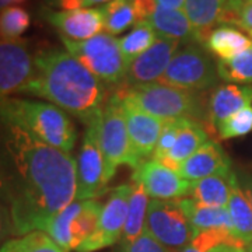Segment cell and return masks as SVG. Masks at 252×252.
Masks as SVG:
<instances>
[{
  "instance_id": "1",
  "label": "cell",
  "mask_w": 252,
  "mask_h": 252,
  "mask_svg": "<svg viewBox=\"0 0 252 252\" xmlns=\"http://www.w3.org/2000/svg\"><path fill=\"white\" fill-rule=\"evenodd\" d=\"M0 140L14 235L45 233L55 215L76 199L77 164L70 153L38 140L17 126L0 124Z\"/></svg>"
},
{
  "instance_id": "2",
  "label": "cell",
  "mask_w": 252,
  "mask_h": 252,
  "mask_svg": "<svg viewBox=\"0 0 252 252\" xmlns=\"http://www.w3.org/2000/svg\"><path fill=\"white\" fill-rule=\"evenodd\" d=\"M20 94L46 99L86 126L101 118L111 95L107 84L73 55L55 48L42 49L34 56V74Z\"/></svg>"
},
{
  "instance_id": "3",
  "label": "cell",
  "mask_w": 252,
  "mask_h": 252,
  "mask_svg": "<svg viewBox=\"0 0 252 252\" xmlns=\"http://www.w3.org/2000/svg\"><path fill=\"white\" fill-rule=\"evenodd\" d=\"M0 124L17 126L35 139L70 153L77 132L72 119L54 104L23 98H0Z\"/></svg>"
},
{
  "instance_id": "4",
  "label": "cell",
  "mask_w": 252,
  "mask_h": 252,
  "mask_svg": "<svg viewBox=\"0 0 252 252\" xmlns=\"http://www.w3.org/2000/svg\"><path fill=\"white\" fill-rule=\"evenodd\" d=\"M117 91L122 98L130 101L162 122L181 118L193 119L206 126L212 135L215 133L209 125L207 101L203 93L182 90L162 83L119 86Z\"/></svg>"
},
{
  "instance_id": "5",
  "label": "cell",
  "mask_w": 252,
  "mask_h": 252,
  "mask_svg": "<svg viewBox=\"0 0 252 252\" xmlns=\"http://www.w3.org/2000/svg\"><path fill=\"white\" fill-rule=\"evenodd\" d=\"M66 51L87 67L107 86H122L127 64L122 55L119 39L109 34H98L90 39L74 41L61 35Z\"/></svg>"
},
{
  "instance_id": "6",
  "label": "cell",
  "mask_w": 252,
  "mask_h": 252,
  "mask_svg": "<svg viewBox=\"0 0 252 252\" xmlns=\"http://www.w3.org/2000/svg\"><path fill=\"white\" fill-rule=\"evenodd\" d=\"M98 140L108 182L115 175L119 165H129L132 170L139 167L130 146L122 99L117 90L111 93L102 109L98 124Z\"/></svg>"
},
{
  "instance_id": "7",
  "label": "cell",
  "mask_w": 252,
  "mask_h": 252,
  "mask_svg": "<svg viewBox=\"0 0 252 252\" xmlns=\"http://www.w3.org/2000/svg\"><path fill=\"white\" fill-rule=\"evenodd\" d=\"M217 80V63L215 64L203 45L193 42L177 51L158 83L182 90L203 93L215 87Z\"/></svg>"
},
{
  "instance_id": "8",
  "label": "cell",
  "mask_w": 252,
  "mask_h": 252,
  "mask_svg": "<svg viewBox=\"0 0 252 252\" xmlns=\"http://www.w3.org/2000/svg\"><path fill=\"white\" fill-rule=\"evenodd\" d=\"M102 206L98 200H77L62 209L49 221L45 233L64 252L76 251L98 228Z\"/></svg>"
},
{
  "instance_id": "9",
  "label": "cell",
  "mask_w": 252,
  "mask_h": 252,
  "mask_svg": "<svg viewBox=\"0 0 252 252\" xmlns=\"http://www.w3.org/2000/svg\"><path fill=\"white\" fill-rule=\"evenodd\" d=\"M144 230L153 235L158 243L175 252L187 248L193 238L190 224L178 199L150 200Z\"/></svg>"
},
{
  "instance_id": "10",
  "label": "cell",
  "mask_w": 252,
  "mask_h": 252,
  "mask_svg": "<svg viewBox=\"0 0 252 252\" xmlns=\"http://www.w3.org/2000/svg\"><path fill=\"white\" fill-rule=\"evenodd\" d=\"M132 189V184H124L118 185L109 192L108 199L101 209L97 231L81 244L76 252L99 251L121 240L125 228Z\"/></svg>"
},
{
  "instance_id": "11",
  "label": "cell",
  "mask_w": 252,
  "mask_h": 252,
  "mask_svg": "<svg viewBox=\"0 0 252 252\" xmlns=\"http://www.w3.org/2000/svg\"><path fill=\"white\" fill-rule=\"evenodd\" d=\"M98 124L99 119L87 126L83 137L77 162V200L95 199L107 192L108 180L105 175V162L99 147Z\"/></svg>"
},
{
  "instance_id": "12",
  "label": "cell",
  "mask_w": 252,
  "mask_h": 252,
  "mask_svg": "<svg viewBox=\"0 0 252 252\" xmlns=\"http://www.w3.org/2000/svg\"><path fill=\"white\" fill-rule=\"evenodd\" d=\"M34 74V58L24 39L0 38V98L20 93Z\"/></svg>"
},
{
  "instance_id": "13",
  "label": "cell",
  "mask_w": 252,
  "mask_h": 252,
  "mask_svg": "<svg viewBox=\"0 0 252 252\" xmlns=\"http://www.w3.org/2000/svg\"><path fill=\"white\" fill-rule=\"evenodd\" d=\"M130 180L139 184L149 196L161 200L181 199L189 195L192 188V182L185 180L180 172L156 160L142 162L133 170Z\"/></svg>"
},
{
  "instance_id": "14",
  "label": "cell",
  "mask_w": 252,
  "mask_h": 252,
  "mask_svg": "<svg viewBox=\"0 0 252 252\" xmlns=\"http://www.w3.org/2000/svg\"><path fill=\"white\" fill-rule=\"evenodd\" d=\"M180 42L172 39L157 38V41L146 52L139 55L129 64L125 81L122 86L149 84L156 80L160 81L165 73L174 55L178 51Z\"/></svg>"
},
{
  "instance_id": "15",
  "label": "cell",
  "mask_w": 252,
  "mask_h": 252,
  "mask_svg": "<svg viewBox=\"0 0 252 252\" xmlns=\"http://www.w3.org/2000/svg\"><path fill=\"white\" fill-rule=\"evenodd\" d=\"M121 99H122V108H124V114H125L132 152H133L137 164L140 165L146 157L154 153V149L158 142L164 122L161 119L144 112L143 109L136 107L130 101L122 98V97Z\"/></svg>"
},
{
  "instance_id": "16",
  "label": "cell",
  "mask_w": 252,
  "mask_h": 252,
  "mask_svg": "<svg viewBox=\"0 0 252 252\" xmlns=\"http://www.w3.org/2000/svg\"><path fill=\"white\" fill-rule=\"evenodd\" d=\"M45 20L61 35L74 41H84L98 35L104 30V16L101 9L44 10Z\"/></svg>"
},
{
  "instance_id": "17",
  "label": "cell",
  "mask_w": 252,
  "mask_h": 252,
  "mask_svg": "<svg viewBox=\"0 0 252 252\" xmlns=\"http://www.w3.org/2000/svg\"><path fill=\"white\" fill-rule=\"evenodd\" d=\"M250 105H252L251 86H219L210 94V98L207 101L209 125L217 132V127L221 125V122Z\"/></svg>"
},
{
  "instance_id": "18",
  "label": "cell",
  "mask_w": 252,
  "mask_h": 252,
  "mask_svg": "<svg viewBox=\"0 0 252 252\" xmlns=\"http://www.w3.org/2000/svg\"><path fill=\"white\" fill-rule=\"evenodd\" d=\"M228 170H231V161L223 147L216 140H209L181 164L178 172L189 182H196Z\"/></svg>"
},
{
  "instance_id": "19",
  "label": "cell",
  "mask_w": 252,
  "mask_h": 252,
  "mask_svg": "<svg viewBox=\"0 0 252 252\" xmlns=\"http://www.w3.org/2000/svg\"><path fill=\"white\" fill-rule=\"evenodd\" d=\"M147 21L153 27L154 32L158 34V38L178 41L180 44H199L195 28L190 24L187 14L181 10L164 9L157 6Z\"/></svg>"
},
{
  "instance_id": "20",
  "label": "cell",
  "mask_w": 252,
  "mask_h": 252,
  "mask_svg": "<svg viewBox=\"0 0 252 252\" xmlns=\"http://www.w3.org/2000/svg\"><path fill=\"white\" fill-rule=\"evenodd\" d=\"M210 135L212 133L203 124L189 119L187 125L178 133L174 147L158 162H161L162 165L171 168L174 171H178L182 162L187 161L190 156H193L203 144L210 140Z\"/></svg>"
},
{
  "instance_id": "21",
  "label": "cell",
  "mask_w": 252,
  "mask_h": 252,
  "mask_svg": "<svg viewBox=\"0 0 252 252\" xmlns=\"http://www.w3.org/2000/svg\"><path fill=\"white\" fill-rule=\"evenodd\" d=\"M237 181V174L233 170L220 172L216 175L192 182L189 196L203 206L225 207L231 195V189Z\"/></svg>"
},
{
  "instance_id": "22",
  "label": "cell",
  "mask_w": 252,
  "mask_h": 252,
  "mask_svg": "<svg viewBox=\"0 0 252 252\" xmlns=\"http://www.w3.org/2000/svg\"><path fill=\"white\" fill-rule=\"evenodd\" d=\"M225 0H185L184 13L193 26L198 41L205 46L207 36L216 24H221Z\"/></svg>"
},
{
  "instance_id": "23",
  "label": "cell",
  "mask_w": 252,
  "mask_h": 252,
  "mask_svg": "<svg viewBox=\"0 0 252 252\" xmlns=\"http://www.w3.org/2000/svg\"><path fill=\"white\" fill-rule=\"evenodd\" d=\"M180 205L188 219L193 235L213 228H227L233 230V223L230 213L225 207H207L199 205L193 199H178Z\"/></svg>"
},
{
  "instance_id": "24",
  "label": "cell",
  "mask_w": 252,
  "mask_h": 252,
  "mask_svg": "<svg viewBox=\"0 0 252 252\" xmlns=\"http://www.w3.org/2000/svg\"><path fill=\"white\" fill-rule=\"evenodd\" d=\"M205 46L212 54L220 58V61H225L252 48V41L237 28L220 26L209 34Z\"/></svg>"
},
{
  "instance_id": "25",
  "label": "cell",
  "mask_w": 252,
  "mask_h": 252,
  "mask_svg": "<svg viewBox=\"0 0 252 252\" xmlns=\"http://www.w3.org/2000/svg\"><path fill=\"white\" fill-rule=\"evenodd\" d=\"M227 210L231 217L234 234L252 251V206L240 181H237L231 189Z\"/></svg>"
},
{
  "instance_id": "26",
  "label": "cell",
  "mask_w": 252,
  "mask_h": 252,
  "mask_svg": "<svg viewBox=\"0 0 252 252\" xmlns=\"http://www.w3.org/2000/svg\"><path fill=\"white\" fill-rule=\"evenodd\" d=\"M132 195L129 199V209H127V217H126L125 228L122 234L124 243H130L140 237L144 231L146 224V215L149 209V199L147 193L139 184H133Z\"/></svg>"
},
{
  "instance_id": "27",
  "label": "cell",
  "mask_w": 252,
  "mask_h": 252,
  "mask_svg": "<svg viewBox=\"0 0 252 252\" xmlns=\"http://www.w3.org/2000/svg\"><path fill=\"white\" fill-rule=\"evenodd\" d=\"M156 41H157V36L150 23L147 20L137 21L135 27L132 28V31L119 39V46H121V51L125 58L127 67L139 55L146 52L153 45Z\"/></svg>"
},
{
  "instance_id": "28",
  "label": "cell",
  "mask_w": 252,
  "mask_h": 252,
  "mask_svg": "<svg viewBox=\"0 0 252 252\" xmlns=\"http://www.w3.org/2000/svg\"><path fill=\"white\" fill-rule=\"evenodd\" d=\"M101 11L104 16V28L109 35H118L139 21L135 7L129 0H112L102 6Z\"/></svg>"
},
{
  "instance_id": "29",
  "label": "cell",
  "mask_w": 252,
  "mask_h": 252,
  "mask_svg": "<svg viewBox=\"0 0 252 252\" xmlns=\"http://www.w3.org/2000/svg\"><path fill=\"white\" fill-rule=\"evenodd\" d=\"M217 74L220 79L231 83H252V48L231 59L217 62Z\"/></svg>"
},
{
  "instance_id": "30",
  "label": "cell",
  "mask_w": 252,
  "mask_h": 252,
  "mask_svg": "<svg viewBox=\"0 0 252 252\" xmlns=\"http://www.w3.org/2000/svg\"><path fill=\"white\" fill-rule=\"evenodd\" d=\"M0 252H64L44 231H32L30 234L11 238L0 247Z\"/></svg>"
},
{
  "instance_id": "31",
  "label": "cell",
  "mask_w": 252,
  "mask_h": 252,
  "mask_svg": "<svg viewBox=\"0 0 252 252\" xmlns=\"http://www.w3.org/2000/svg\"><path fill=\"white\" fill-rule=\"evenodd\" d=\"M31 26V17L27 10L10 6L0 11V38L17 41Z\"/></svg>"
},
{
  "instance_id": "32",
  "label": "cell",
  "mask_w": 252,
  "mask_h": 252,
  "mask_svg": "<svg viewBox=\"0 0 252 252\" xmlns=\"http://www.w3.org/2000/svg\"><path fill=\"white\" fill-rule=\"evenodd\" d=\"M252 132V105L235 112L227 118L217 127V133L221 140H228L234 137H243Z\"/></svg>"
},
{
  "instance_id": "33",
  "label": "cell",
  "mask_w": 252,
  "mask_h": 252,
  "mask_svg": "<svg viewBox=\"0 0 252 252\" xmlns=\"http://www.w3.org/2000/svg\"><path fill=\"white\" fill-rule=\"evenodd\" d=\"M188 121L189 119H187V118H181V119H172V121L164 122L161 133H160V137H158V142H157V146L154 149L153 160L161 161L162 158L168 154V152L171 150L175 142H177V137H178L181 129L187 125Z\"/></svg>"
},
{
  "instance_id": "34",
  "label": "cell",
  "mask_w": 252,
  "mask_h": 252,
  "mask_svg": "<svg viewBox=\"0 0 252 252\" xmlns=\"http://www.w3.org/2000/svg\"><path fill=\"white\" fill-rule=\"evenodd\" d=\"M121 252H175L167 248L165 245L158 243L153 235L147 233L144 230L140 237L130 243H124L122 241V248Z\"/></svg>"
},
{
  "instance_id": "35",
  "label": "cell",
  "mask_w": 252,
  "mask_h": 252,
  "mask_svg": "<svg viewBox=\"0 0 252 252\" xmlns=\"http://www.w3.org/2000/svg\"><path fill=\"white\" fill-rule=\"evenodd\" d=\"M11 235H14L11 215H10L9 207L0 200V247L4 243H7Z\"/></svg>"
},
{
  "instance_id": "36",
  "label": "cell",
  "mask_w": 252,
  "mask_h": 252,
  "mask_svg": "<svg viewBox=\"0 0 252 252\" xmlns=\"http://www.w3.org/2000/svg\"><path fill=\"white\" fill-rule=\"evenodd\" d=\"M112 0H56V4L62 10H77V9H90L93 4L99 3H109Z\"/></svg>"
},
{
  "instance_id": "37",
  "label": "cell",
  "mask_w": 252,
  "mask_h": 252,
  "mask_svg": "<svg viewBox=\"0 0 252 252\" xmlns=\"http://www.w3.org/2000/svg\"><path fill=\"white\" fill-rule=\"evenodd\" d=\"M231 24L240 26L244 30H252V1L247 3L245 6H243L241 9L237 11L234 20Z\"/></svg>"
},
{
  "instance_id": "38",
  "label": "cell",
  "mask_w": 252,
  "mask_h": 252,
  "mask_svg": "<svg viewBox=\"0 0 252 252\" xmlns=\"http://www.w3.org/2000/svg\"><path fill=\"white\" fill-rule=\"evenodd\" d=\"M132 3V6L135 7L136 14L140 20H147L153 14V11L156 10V1L154 0H129Z\"/></svg>"
},
{
  "instance_id": "39",
  "label": "cell",
  "mask_w": 252,
  "mask_h": 252,
  "mask_svg": "<svg viewBox=\"0 0 252 252\" xmlns=\"http://www.w3.org/2000/svg\"><path fill=\"white\" fill-rule=\"evenodd\" d=\"M252 0H225V10L223 18H221V24H231L234 20L237 11L245 6L247 3H251Z\"/></svg>"
},
{
  "instance_id": "40",
  "label": "cell",
  "mask_w": 252,
  "mask_h": 252,
  "mask_svg": "<svg viewBox=\"0 0 252 252\" xmlns=\"http://www.w3.org/2000/svg\"><path fill=\"white\" fill-rule=\"evenodd\" d=\"M10 187L7 177H6V172H4V167H3V162L0 158V200L9 207L10 205Z\"/></svg>"
},
{
  "instance_id": "41",
  "label": "cell",
  "mask_w": 252,
  "mask_h": 252,
  "mask_svg": "<svg viewBox=\"0 0 252 252\" xmlns=\"http://www.w3.org/2000/svg\"><path fill=\"white\" fill-rule=\"evenodd\" d=\"M180 252H251L248 248L245 247H237V245H220V247H216L213 250H209V251H199V250H195L193 247L188 245L187 248H184L182 251Z\"/></svg>"
},
{
  "instance_id": "42",
  "label": "cell",
  "mask_w": 252,
  "mask_h": 252,
  "mask_svg": "<svg viewBox=\"0 0 252 252\" xmlns=\"http://www.w3.org/2000/svg\"><path fill=\"white\" fill-rule=\"evenodd\" d=\"M156 6L164 7V9L181 10L185 6V0H154Z\"/></svg>"
},
{
  "instance_id": "43",
  "label": "cell",
  "mask_w": 252,
  "mask_h": 252,
  "mask_svg": "<svg viewBox=\"0 0 252 252\" xmlns=\"http://www.w3.org/2000/svg\"><path fill=\"white\" fill-rule=\"evenodd\" d=\"M241 184H243L244 192H245V195H247V198H248L252 206V175H245L241 181Z\"/></svg>"
},
{
  "instance_id": "44",
  "label": "cell",
  "mask_w": 252,
  "mask_h": 252,
  "mask_svg": "<svg viewBox=\"0 0 252 252\" xmlns=\"http://www.w3.org/2000/svg\"><path fill=\"white\" fill-rule=\"evenodd\" d=\"M26 0H0V9H6L9 7L10 4H14V3H23Z\"/></svg>"
},
{
  "instance_id": "45",
  "label": "cell",
  "mask_w": 252,
  "mask_h": 252,
  "mask_svg": "<svg viewBox=\"0 0 252 252\" xmlns=\"http://www.w3.org/2000/svg\"><path fill=\"white\" fill-rule=\"evenodd\" d=\"M248 34L251 35V41H252V30H248Z\"/></svg>"
},
{
  "instance_id": "46",
  "label": "cell",
  "mask_w": 252,
  "mask_h": 252,
  "mask_svg": "<svg viewBox=\"0 0 252 252\" xmlns=\"http://www.w3.org/2000/svg\"><path fill=\"white\" fill-rule=\"evenodd\" d=\"M251 252H252V251H251Z\"/></svg>"
}]
</instances>
